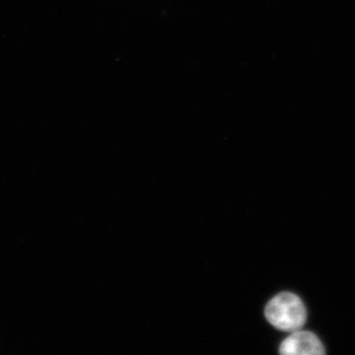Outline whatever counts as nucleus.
Wrapping results in <instances>:
<instances>
[{
	"label": "nucleus",
	"mask_w": 355,
	"mask_h": 355,
	"mask_svg": "<svg viewBox=\"0 0 355 355\" xmlns=\"http://www.w3.org/2000/svg\"><path fill=\"white\" fill-rule=\"evenodd\" d=\"M265 314L268 321L280 331L300 330L307 320L304 303L291 292L275 296L266 305Z\"/></svg>",
	"instance_id": "nucleus-1"
},
{
	"label": "nucleus",
	"mask_w": 355,
	"mask_h": 355,
	"mask_svg": "<svg viewBox=\"0 0 355 355\" xmlns=\"http://www.w3.org/2000/svg\"><path fill=\"white\" fill-rule=\"evenodd\" d=\"M279 352L284 355H321L324 354V349L316 335L298 330L294 331L282 343Z\"/></svg>",
	"instance_id": "nucleus-2"
}]
</instances>
